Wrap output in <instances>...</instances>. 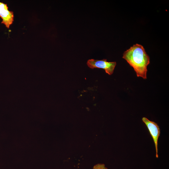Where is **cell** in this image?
<instances>
[{"label":"cell","mask_w":169,"mask_h":169,"mask_svg":"<svg viewBox=\"0 0 169 169\" xmlns=\"http://www.w3.org/2000/svg\"><path fill=\"white\" fill-rule=\"evenodd\" d=\"M122 58L133 68L137 77L146 79L150 57L143 46L138 44H134L124 52Z\"/></svg>","instance_id":"obj_1"},{"label":"cell","mask_w":169,"mask_h":169,"mask_svg":"<svg viewBox=\"0 0 169 169\" xmlns=\"http://www.w3.org/2000/svg\"><path fill=\"white\" fill-rule=\"evenodd\" d=\"M87 64L88 66L92 69L97 68L104 69L107 74L110 75L113 73L116 62H108L107 59H105L101 60L91 59L88 60Z\"/></svg>","instance_id":"obj_2"},{"label":"cell","mask_w":169,"mask_h":169,"mask_svg":"<svg viewBox=\"0 0 169 169\" xmlns=\"http://www.w3.org/2000/svg\"><path fill=\"white\" fill-rule=\"evenodd\" d=\"M143 122L146 124L154 141L156 151V157L158 158V140L160 134V130L157 124L153 121L150 120L146 118L143 117L142 118Z\"/></svg>","instance_id":"obj_3"},{"label":"cell","mask_w":169,"mask_h":169,"mask_svg":"<svg viewBox=\"0 0 169 169\" xmlns=\"http://www.w3.org/2000/svg\"><path fill=\"white\" fill-rule=\"evenodd\" d=\"M0 17L2 19L1 23L4 24L8 28L14 21L13 12L8 10L7 4L0 2Z\"/></svg>","instance_id":"obj_4"},{"label":"cell","mask_w":169,"mask_h":169,"mask_svg":"<svg viewBox=\"0 0 169 169\" xmlns=\"http://www.w3.org/2000/svg\"><path fill=\"white\" fill-rule=\"evenodd\" d=\"M93 169H107L104 164H99L95 166Z\"/></svg>","instance_id":"obj_5"}]
</instances>
